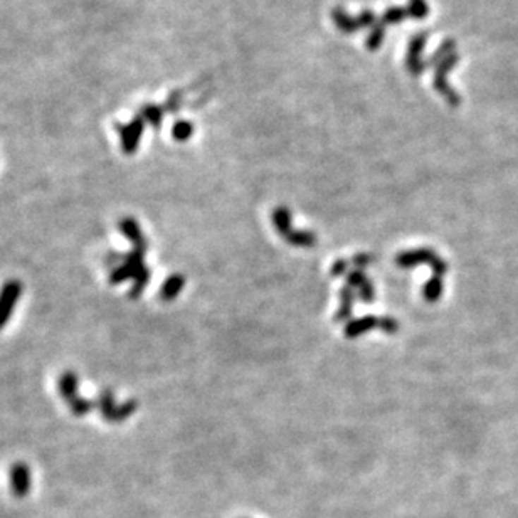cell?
Masks as SVG:
<instances>
[{"instance_id":"4","label":"cell","mask_w":518,"mask_h":518,"mask_svg":"<svg viewBox=\"0 0 518 518\" xmlns=\"http://www.w3.org/2000/svg\"><path fill=\"white\" fill-rule=\"evenodd\" d=\"M30 469L25 466L24 463H17L14 468L11 469V486L12 493L17 498L28 497L30 491Z\"/></svg>"},{"instance_id":"3","label":"cell","mask_w":518,"mask_h":518,"mask_svg":"<svg viewBox=\"0 0 518 518\" xmlns=\"http://www.w3.org/2000/svg\"><path fill=\"white\" fill-rule=\"evenodd\" d=\"M22 284L19 281H8L4 284L2 291H0V328L4 327L11 318L12 310L17 305V300L20 298Z\"/></svg>"},{"instance_id":"8","label":"cell","mask_w":518,"mask_h":518,"mask_svg":"<svg viewBox=\"0 0 518 518\" xmlns=\"http://www.w3.org/2000/svg\"><path fill=\"white\" fill-rule=\"evenodd\" d=\"M384 39H385V25L382 24L380 20H377V24L374 28H371V32H368V36L366 39V47L372 52L379 51L382 44H384Z\"/></svg>"},{"instance_id":"7","label":"cell","mask_w":518,"mask_h":518,"mask_svg":"<svg viewBox=\"0 0 518 518\" xmlns=\"http://www.w3.org/2000/svg\"><path fill=\"white\" fill-rule=\"evenodd\" d=\"M120 227L123 231V234L128 238L131 243H133L137 248H142L143 249V238H142V231H140L138 224L133 221V219H121L120 222Z\"/></svg>"},{"instance_id":"16","label":"cell","mask_w":518,"mask_h":518,"mask_svg":"<svg viewBox=\"0 0 518 518\" xmlns=\"http://www.w3.org/2000/svg\"><path fill=\"white\" fill-rule=\"evenodd\" d=\"M357 19H359V24L362 25V29L363 28H374V25L377 24V20H379V19H377L374 11H363L362 14L357 17Z\"/></svg>"},{"instance_id":"1","label":"cell","mask_w":518,"mask_h":518,"mask_svg":"<svg viewBox=\"0 0 518 518\" xmlns=\"http://www.w3.org/2000/svg\"><path fill=\"white\" fill-rule=\"evenodd\" d=\"M98 406H100L101 414L104 416V419L109 421V423H120V421L126 419L128 416L133 414L137 404L131 401V402L121 404V406H116L113 394L108 392V390H104V392H101Z\"/></svg>"},{"instance_id":"9","label":"cell","mask_w":518,"mask_h":518,"mask_svg":"<svg viewBox=\"0 0 518 518\" xmlns=\"http://www.w3.org/2000/svg\"><path fill=\"white\" fill-rule=\"evenodd\" d=\"M428 39H429L428 32L416 34V36L409 41V46H407V59H421V54H423L426 49Z\"/></svg>"},{"instance_id":"12","label":"cell","mask_w":518,"mask_h":518,"mask_svg":"<svg viewBox=\"0 0 518 518\" xmlns=\"http://www.w3.org/2000/svg\"><path fill=\"white\" fill-rule=\"evenodd\" d=\"M409 16L407 14V8H402V7H389L387 11L384 12V16L380 17V22L384 25H389V24H401V22L406 20V17Z\"/></svg>"},{"instance_id":"11","label":"cell","mask_w":518,"mask_h":518,"mask_svg":"<svg viewBox=\"0 0 518 518\" xmlns=\"http://www.w3.org/2000/svg\"><path fill=\"white\" fill-rule=\"evenodd\" d=\"M194 125L187 120H180L175 121L174 128H172V137L177 140V142H187L188 138L194 135Z\"/></svg>"},{"instance_id":"17","label":"cell","mask_w":518,"mask_h":518,"mask_svg":"<svg viewBox=\"0 0 518 518\" xmlns=\"http://www.w3.org/2000/svg\"><path fill=\"white\" fill-rule=\"evenodd\" d=\"M182 96L183 93H180V91H175V93L170 95L169 100H167V103H165L167 112H170V113L177 112V109L180 108V104H182Z\"/></svg>"},{"instance_id":"15","label":"cell","mask_w":518,"mask_h":518,"mask_svg":"<svg viewBox=\"0 0 518 518\" xmlns=\"http://www.w3.org/2000/svg\"><path fill=\"white\" fill-rule=\"evenodd\" d=\"M406 66L412 76H421L428 69V61L423 59H406Z\"/></svg>"},{"instance_id":"10","label":"cell","mask_w":518,"mask_h":518,"mask_svg":"<svg viewBox=\"0 0 518 518\" xmlns=\"http://www.w3.org/2000/svg\"><path fill=\"white\" fill-rule=\"evenodd\" d=\"M454 47H456L454 39H447V41H445L441 44V46L438 47L436 52H433L431 58L428 59V66H438L439 63H441V61H445L447 56L453 54Z\"/></svg>"},{"instance_id":"13","label":"cell","mask_w":518,"mask_h":518,"mask_svg":"<svg viewBox=\"0 0 518 518\" xmlns=\"http://www.w3.org/2000/svg\"><path fill=\"white\" fill-rule=\"evenodd\" d=\"M458 63H459V56L456 54V52H453L451 56H447L445 61H441V63L436 66L434 80H447V74H450L451 69H453Z\"/></svg>"},{"instance_id":"14","label":"cell","mask_w":518,"mask_h":518,"mask_svg":"<svg viewBox=\"0 0 518 518\" xmlns=\"http://www.w3.org/2000/svg\"><path fill=\"white\" fill-rule=\"evenodd\" d=\"M407 14L412 19L423 20L429 14V6L426 0H409V6H407Z\"/></svg>"},{"instance_id":"6","label":"cell","mask_w":518,"mask_h":518,"mask_svg":"<svg viewBox=\"0 0 518 518\" xmlns=\"http://www.w3.org/2000/svg\"><path fill=\"white\" fill-rule=\"evenodd\" d=\"M140 116H142L145 121L150 123L153 128L159 130L162 125V120H164V108L157 107V104L147 103L140 108Z\"/></svg>"},{"instance_id":"5","label":"cell","mask_w":518,"mask_h":518,"mask_svg":"<svg viewBox=\"0 0 518 518\" xmlns=\"http://www.w3.org/2000/svg\"><path fill=\"white\" fill-rule=\"evenodd\" d=\"M332 19H333V24L337 25V29L342 30L344 34H355L362 29V25L359 24L357 17L349 16L342 7L333 8Z\"/></svg>"},{"instance_id":"2","label":"cell","mask_w":518,"mask_h":518,"mask_svg":"<svg viewBox=\"0 0 518 518\" xmlns=\"http://www.w3.org/2000/svg\"><path fill=\"white\" fill-rule=\"evenodd\" d=\"M145 131V120L140 115H137L126 125H118V133H120V140H121V148L126 155H131V153L137 152L140 140H142V135Z\"/></svg>"}]
</instances>
